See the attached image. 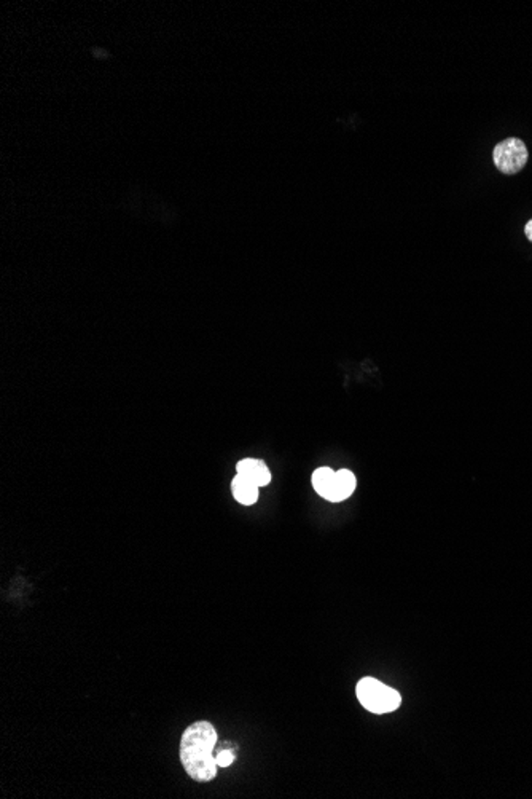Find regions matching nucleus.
<instances>
[{
    "label": "nucleus",
    "instance_id": "obj_8",
    "mask_svg": "<svg viewBox=\"0 0 532 799\" xmlns=\"http://www.w3.org/2000/svg\"><path fill=\"white\" fill-rule=\"evenodd\" d=\"M216 761H218V767L231 766L235 761V754L231 750H222L216 755Z\"/></svg>",
    "mask_w": 532,
    "mask_h": 799
},
{
    "label": "nucleus",
    "instance_id": "obj_7",
    "mask_svg": "<svg viewBox=\"0 0 532 799\" xmlns=\"http://www.w3.org/2000/svg\"><path fill=\"white\" fill-rule=\"evenodd\" d=\"M334 482H335V471H332L330 468H319L313 474V487L323 498L330 499Z\"/></svg>",
    "mask_w": 532,
    "mask_h": 799
},
{
    "label": "nucleus",
    "instance_id": "obj_5",
    "mask_svg": "<svg viewBox=\"0 0 532 799\" xmlns=\"http://www.w3.org/2000/svg\"><path fill=\"white\" fill-rule=\"evenodd\" d=\"M258 488L260 487H256L252 480L244 478L241 474H237V478H233V482H231L233 497H235L237 503H241L244 506H252L254 503H256Z\"/></svg>",
    "mask_w": 532,
    "mask_h": 799
},
{
    "label": "nucleus",
    "instance_id": "obj_6",
    "mask_svg": "<svg viewBox=\"0 0 532 799\" xmlns=\"http://www.w3.org/2000/svg\"><path fill=\"white\" fill-rule=\"evenodd\" d=\"M355 485H357V480H355L353 472L348 469L335 472V482H334V490H332L329 501L340 503V501L348 499L354 493Z\"/></svg>",
    "mask_w": 532,
    "mask_h": 799
},
{
    "label": "nucleus",
    "instance_id": "obj_2",
    "mask_svg": "<svg viewBox=\"0 0 532 799\" xmlns=\"http://www.w3.org/2000/svg\"><path fill=\"white\" fill-rule=\"evenodd\" d=\"M355 693L362 707L367 708L372 714H391L401 707V695L399 691L372 676L362 678L355 686Z\"/></svg>",
    "mask_w": 532,
    "mask_h": 799
},
{
    "label": "nucleus",
    "instance_id": "obj_1",
    "mask_svg": "<svg viewBox=\"0 0 532 799\" xmlns=\"http://www.w3.org/2000/svg\"><path fill=\"white\" fill-rule=\"evenodd\" d=\"M218 731L209 721H197L185 729L180 739V761L189 777L199 784L216 779L218 764L214 756Z\"/></svg>",
    "mask_w": 532,
    "mask_h": 799
},
{
    "label": "nucleus",
    "instance_id": "obj_3",
    "mask_svg": "<svg viewBox=\"0 0 532 799\" xmlns=\"http://www.w3.org/2000/svg\"><path fill=\"white\" fill-rule=\"evenodd\" d=\"M527 149L518 138H508L494 147L493 160L496 168L504 174H517L527 163Z\"/></svg>",
    "mask_w": 532,
    "mask_h": 799
},
{
    "label": "nucleus",
    "instance_id": "obj_4",
    "mask_svg": "<svg viewBox=\"0 0 532 799\" xmlns=\"http://www.w3.org/2000/svg\"><path fill=\"white\" fill-rule=\"evenodd\" d=\"M237 474L252 480L256 487H265L271 482V472L262 459H246L237 466Z\"/></svg>",
    "mask_w": 532,
    "mask_h": 799
},
{
    "label": "nucleus",
    "instance_id": "obj_9",
    "mask_svg": "<svg viewBox=\"0 0 532 799\" xmlns=\"http://www.w3.org/2000/svg\"><path fill=\"white\" fill-rule=\"evenodd\" d=\"M525 233L527 236V240L532 242V219L529 222L526 223Z\"/></svg>",
    "mask_w": 532,
    "mask_h": 799
}]
</instances>
